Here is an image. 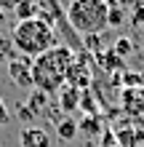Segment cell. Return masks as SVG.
Segmentation results:
<instances>
[{"label": "cell", "mask_w": 144, "mask_h": 147, "mask_svg": "<svg viewBox=\"0 0 144 147\" xmlns=\"http://www.w3.org/2000/svg\"><path fill=\"white\" fill-rule=\"evenodd\" d=\"M75 134H78V123H75L72 118H64V120L56 123V136H59V139L70 142V139H75Z\"/></svg>", "instance_id": "obj_11"}, {"label": "cell", "mask_w": 144, "mask_h": 147, "mask_svg": "<svg viewBox=\"0 0 144 147\" xmlns=\"http://www.w3.org/2000/svg\"><path fill=\"white\" fill-rule=\"evenodd\" d=\"M19 144L21 147H51V134L46 128L27 126V128H21V134H19Z\"/></svg>", "instance_id": "obj_7"}, {"label": "cell", "mask_w": 144, "mask_h": 147, "mask_svg": "<svg viewBox=\"0 0 144 147\" xmlns=\"http://www.w3.org/2000/svg\"><path fill=\"white\" fill-rule=\"evenodd\" d=\"M16 22H24V19H35V3L32 0H21L19 5H16Z\"/></svg>", "instance_id": "obj_12"}, {"label": "cell", "mask_w": 144, "mask_h": 147, "mask_svg": "<svg viewBox=\"0 0 144 147\" xmlns=\"http://www.w3.org/2000/svg\"><path fill=\"white\" fill-rule=\"evenodd\" d=\"M46 105H48V94H43V91H35L29 96V102H27V107L35 112V118L40 115V107H46Z\"/></svg>", "instance_id": "obj_13"}, {"label": "cell", "mask_w": 144, "mask_h": 147, "mask_svg": "<svg viewBox=\"0 0 144 147\" xmlns=\"http://www.w3.org/2000/svg\"><path fill=\"white\" fill-rule=\"evenodd\" d=\"M8 75H11V80L19 88H35V83H32V59L29 56L16 54L8 62Z\"/></svg>", "instance_id": "obj_5"}, {"label": "cell", "mask_w": 144, "mask_h": 147, "mask_svg": "<svg viewBox=\"0 0 144 147\" xmlns=\"http://www.w3.org/2000/svg\"><path fill=\"white\" fill-rule=\"evenodd\" d=\"M86 54L88 51H80V56H75L70 72H67V86H75L78 91H86V86L91 83V72L86 67Z\"/></svg>", "instance_id": "obj_6"}, {"label": "cell", "mask_w": 144, "mask_h": 147, "mask_svg": "<svg viewBox=\"0 0 144 147\" xmlns=\"http://www.w3.org/2000/svg\"><path fill=\"white\" fill-rule=\"evenodd\" d=\"M99 128H101V123H99V118H96V115H88L86 120H83V131H88V134H99Z\"/></svg>", "instance_id": "obj_16"}, {"label": "cell", "mask_w": 144, "mask_h": 147, "mask_svg": "<svg viewBox=\"0 0 144 147\" xmlns=\"http://www.w3.org/2000/svg\"><path fill=\"white\" fill-rule=\"evenodd\" d=\"M19 115H21V120H32V118H35V112H32L27 105H19Z\"/></svg>", "instance_id": "obj_20"}, {"label": "cell", "mask_w": 144, "mask_h": 147, "mask_svg": "<svg viewBox=\"0 0 144 147\" xmlns=\"http://www.w3.org/2000/svg\"><path fill=\"white\" fill-rule=\"evenodd\" d=\"M133 24H136V27H141L144 24V0H136V3H133Z\"/></svg>", "instance_id": "obj_17"}, {"label": "cell", "mask_w": 144, "mask_h": 147, "mask_svg": "<svg viewBox=\"0 0 144 147\" xmlns=\"http://www.w3.org/2000/svg\"><path fill=\"white\" fill-rule=\"evenodd\" d=\"M80 96H83V91H78L75 86H67L64 83V88L59 91V107H62L64 112H72L75 107L80 105Z\"/></svg>", "instance_id": "obj_9"}, {"label": "cell", "mask_w": 144, "mask_h": 147, "mask_svg": "<svg viewBox=\"0 0 144 147\" xmlns=\"http://www.w3.org/2000/svg\"><path fill=\"white\" fill-rule=\"evenodd\" d=\"M107 3H109V5H115V8H123V11H125V5H133L136 0H107Z\"/></svg>", "instance_id": "obj_23"}, {"label": "cell", "mask_w": 144, "mask_h": 147, "mask_svg": "<svg viewBox=\"0 0 144 147\" xmlns=\"http://www.w3.org/2000/svg\"><path fill=\"white\" fill-rule=\"evenodd\" d=\"M120 110L125 123H131L133 128H144V86L120 91Z\"/></svg>", "instance_id": "obj_4"}, {"label": "cell", "mask_w": 144, "mask_h": 147, "mask_svg": "<svg viewBox=\"0 0 144 147\" xmlns=\"http://www.w3.org/2000/svg\"><path fill=\"white\" fill-rule=\"evenodd\" d=\"M115 134V139H117V147H136V128H133L131 123H125L123 128H117Z\"/></svg>", "instance_id": "obj_10"}, {"label": "cell", "mask_w": 144, "mask_h": 147, "mask_svg": "<svg viewBox=\"0 0 144 147\" xmlns=\"http://www.w3.org/2000/svg\"><path fill=\"white\" fill-rule=\"evenodd\" d=\"M67 24L80 38L101 35L109 24V3L107 0H70L67 3Z\"/></svg>", "instance_id": "obj_3"}, {"label": "cell", "mask_w": 144, "mask_h": 147, "mask_svg": "<svg viewBox=\"0 0 144 147\" xmlns=\"http://www.w3.org/2000/svg\"><path fill=\"white\" fill-rule=\"evenodd\" d=\"M101 147H117V139H115L112 131H107L104 136H101Z\"/></svg>", "instance_id": "obj_19"}, {"label": "cell", "mask_w": 144, "mask_h": 147, "mask_svg": "<svg viewBox=\"0 0 144 147\" xmlns=\"http://www.w3.org/2000/svg\"><path fill=\"white\" fill-rule=\"evenodd\" d=\"M94 56H96L99 67H101V70H107V72H120L123 64H125V59H120L115 51H104V48H101L99 54H94Z\"/></svg>", "instance_id": "obj_8"}, {"label": "cell", "mask_w": 144, "mask_h": 147, "mask_svg": "<svg viewBox=\"0 0 144 147\" xmlns=\"http://www.w3.org/2000/svg\"><path fill=\"white\" fill-rule=\"evenodd\" d=\"M75 62V51L64 43H59L56 48L46 51L32 59V83L35 91L43 94H59L67 83V72Z\"/></svg>", "instance_id": "obj_1"}, {"label": "cell", "mask_w": 144, "mask_h": 147, "mask_svg": "<svg viewBox=\"0 0 144 147\" xmlns=\"http://www.w3.org/2000/svg\"><path fill=\"white\" fill-rule=\"evenodd\" d=\"M123 19H125L123 8H115V5H109V24H112V27H117V24H123Z\"/></svg>", "instance_id": "obj_18"}, {"label": "cell", "mask_w": 144, "mask_h": 147, "mask_svg": "<svg viewBox=\"0 0 144 147\" xmlns=\"http://www.w3.org/2000/svg\"><path fill=\"white\" fill-rule=\"evenodd\" d=\"M13 56H16V48L11 38H0V62H11Z\"/></svg>", "instance_id": "obj_15"}, {"label": "cell", "mask_w": 144, "mask_h": 147, "mask_svg": "<svg viewBox=\"0 0 144 147\" xmlns=\"http://www.w3.org/2000/svg\"><path fill=\"white\" fill-rule=\"evenodd\" d=\"M11 43L16 48V54L21 56H29L35 59L46 51L56 48L59 46V38H56V27H51L48 22L43 19H24V22H16L13 30H11Z\"/></svg>", "instance_id": "obj_2"}, {"label": "cell", "mask_w": 144, "mask_h": 147, "mask_svg": "<svg viewBox=\"0 0 144 147\" xmlns=\"http://www.w3.org/2000/svg\"><path fill=\"white\" fill-rule=\"evenodd\" d=\"M3 24H5V11L0 8V27H3Z\"/></svg>", "instance_id": "obj_24"}, {"label": "cell", "mask_w": 144, "mask_h": 147, "mask_svg": "<svg viewBox=\"0 0 144 147\" xmlns=\"http://www.w3.org/2000/svg\"><path fill=\"white\" fill-rule=\"evenodd\" d=\"M8 120H11V115H8V107H5V102L0 99V126L8 123Z\"/></svg>", "instance_id": "obj_22"}, {"label": "cell", "mask_w": 144, "mask_h": 147, "mask_svg": "<svg viewBox=\"0 0 144 147\" xmlns=\"http://www.w3.org/2000/svg\"><path fill=\"white\" fill-rule=\"evenodd\" d=\"M19 3H21V0H0V8H3V11H16Z\"/></svg>", "instance_id": "obj_21"}, {"label": "cell", "mask_w": 144, "mask_h": 147, "mask_svg": "<svg viewBox=\"0 0 144 147\" xmlns=\"http://www.w3.org/2000/svg\"><path fill=\"white\" fill-rule=\"evenodd\" d=\"M112 51H115V54L120 56V59L131 56V54H133V40H131V38H117V40H115V48H112Z\"/></svg>", "instance_id": "obj_14"}]
</instances>
